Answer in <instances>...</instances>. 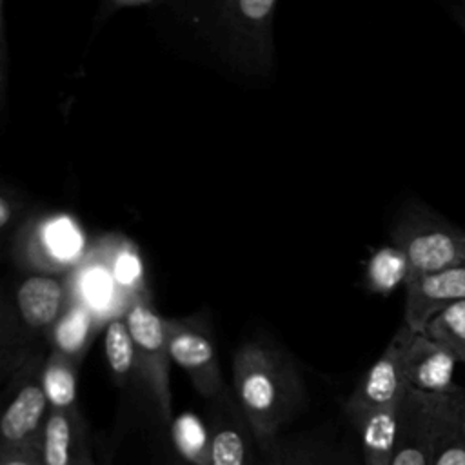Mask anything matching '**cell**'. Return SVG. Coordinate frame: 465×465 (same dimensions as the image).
Here are the masks:
<instances>
[{
  "instance_id": "21",
  "label": "cell",
  "mask_w": 465,
  "mask_h": 465,
  "mask_svg": "<svg viewBox=\"0 0 465 465\" xmlns=\"http://www.w3.org/2000/svg\"><path fill=\"white\" fill-rule=\"evenodd\" d=\"M409 276V263L400 247H381L367 265V283L372 292L389 294Z\"/></svg>"
},
{
  "instance_id": "3",
  "label": "cell",
  "mask_w": 465,
  "mask_h": 465,
  "mask_svg": "<svg viewBox=\"0 0 465 465\" xmlns=\"http://www.w3.org/2000/svg\"><path fill=\"white\" fill-rule=\"evenodd\" d=\"M124 318L134 341L138 376L149 391L158 418L163 423H171L173 411L169 369L173 358L169 351L167 318L160 316L149 305V302H145V298L133 302Z\"/></svg>"
},
{
  "instance_id": "28",
  "label": "cell",
  "mask_w": 465,
  "mask_h": 465,
  "mask_svg": "<svg viewBox=\"0 0 465 465\" xmlns=\"http://www.w3.org/2000/svg\"><path fill=\"white\" fill-rule=\"evenodd\" d=\"M142 2H149V0H116V4H120V5H127V4H142Z\"/></svg>"
},
{
  "instance_id": "25",
  "label": "cell",
  "mask_w": 465,
  "mask_h": 465,
  "mask_svg": "<svg viewBox=\"0 0 465 465\" xmlns=\"http://www.w3.org/2000/svg\"><path fill=\"white\" fill-rule=\"evenodd\" d=\"M276 0H236L240 15L254 24H262L269 18Z\"/></svg>"
},
{
  "instance_id": "16",
  "label": "cell",
  "mask_w": 465,
  "mask_h": 465,
  "mask_svg": "<svg viewBox=\"0 0 465 465\" xmlns=\"http://www.w3.org/2000/svg\"><path fill=\"white\" fill-rule=\"evenodd\" d=\"M400 405L378 409L356 429L361 438L363 465H391L398 440Z\"/></svg>"
},
{
  "instance_id": "26",
  "label": "cell",
  "mask_w": 465,
  "mask_h": 465,
  "mask_svg": "<svg viewBox=\"0 0 465 465\" xmlns=\"http://www.w3.org/2000/svg\"><path fill=\"white\" fill-rule=\"evenodd\" d=\"M7 214H9V209H7V203H5V200L2 202V223L5 225L7 223Z\"/></svg>"
},
{
  "instance_id": "8",
  "label": "cell",
  "mask_w": 465,
  "mask_h": 465,
  "mask_svg": "<svg viewBox=\"0 0 465 465\" xmlns=\"http://www.w3.org/2000/svg\"><path fill=\"white\" fill-rule=\"evenodd\" d=\"M167 334L173 363L189 376L194 389L213 401L227 394L220 361L209 336L185 320L169 318Z\"/></svg>"
},
{
  "instance_id": "2",
  "label": "cell",
  "mask_w": 465,
  "mask_h": 465,
  "mask_svg": "<svg viewBox=\"0 0 465 465\" xmlns=\"http://www.w3.org/2000/svg\"><path fill=\"white\" fill-rule=\"evenodd\" d=\"M71 292L60 278L35 274L25 278L15 292V320L5 322L2 336V363L5 371L20 369L35 351V340L49 334L65 311Z\"/></svg>"
},
{
  "instance_id": "11",
  "label": "cell",
  "mask_w": 465,
  "mask_h": 465,
  "mask_svg": "<svg viewBox=\"0 0 465 465\" xmlns=\"http://www.w3.org/2000/svg\"><path fill=\"white\" fill-rule=\"evenodd\" d=\"M42 454L44 465H96L80 409H51L42 434Z\"/></svg>"
},
{
  "instance_id": "23",
  "label": "cell",
  "mask_w": 465,
  "mask_h": 465,
  "mask_svg": "<svg viewBox=\"0 0 465 465\" xmlns=\"http://www.w3.org/2000/svg\"><path fill=\"white\" fill-rule=\"evenodd\" d=\"M432 465H465V391L441 430Z\"/></svg>"
},
{
  "instance_id": "19",
  "label": "cell",
  "mask_w": 465,
  "mask_h": 465,
  "mask_svg": "<svg viewBox=\"0 0 465 465\" xmlns=\"http://www.w3.org/2000/svg\"><path fill=\"white\" fill-rule=\"evenodd\" d=\"M104 347L116 385H125L133 374H138L136 349L124 316H114L104 325Z\"/></svg>"
},
{
  "instance_id": "20",
  "label": "cell",
  "mask_w": 465,
  "mask_h": 465,
  "mask_svg": "<svg viewBox=\"0 0 465 465\" xmlns=\"http://www.w3.org/2000/svg\"><path fill=\"white\" fill-rule=\"evenodd\" d=\"M423 332L443 345L458 363H465V300L440 311Z\"/></svg>"
},
{
  "instance_id": "1",
  "label": "cell",
  "mask_w": 465,
  "mask_h": 465,
  "mask_svg": "<svg viewBox=\"0 0 465 465\" xmlns=\"http://www.w3.org/2000/svg\"><path fill=\"white\" fill-rule=\"evenodd\" d=\"M232 391L254 440L263 445L289 423L302 398L292 365L262 341H245L234 352Z\"/></svg>"
},
{
  "instance_id": "7",
  "label": "cell",
  "mask_w": 465,
  "mask_h": 465,
  "mask_svg": "<svg viewBox=\"0 0 465 465\" xmlns=\"http://www.w3.org/2000/svg\"><path fill=\"white\" fill-rule=\"evenodd\" d=\"M407 391L401 336L396 331L380 358L369 367L349 396L345 412L352 425L358 427L374 411L401 405Z\"/></svg>"
},
{
  "instance_id": "5",
  "label": "cell",
  "mask_w": 465,
  "mask_h": 465,
  "mask_svg": "<svg viewBox=\"0 0 465 465\" xmlns=\"http://www.w3.org/2000/svg\"><path fill=\"white\" fill-rule=\"evenodd\" d=\"M45 356L47 352H38L13 372L9 396L0 414V447L42 440L51 414V403L42 383Z\"/></svg>"
},
{
  "instance_id": "13",
  "label": "cell",
  "mask_w": 465,
  "mask_h": 465,
  "mask_svg": "<svg viewBox=\"0 0 465 465\" xmlns=\"http://www.w3.org/2000/svg\"><path fill=\"white\" fill-rule=\"evenodd\" d=\"M211 429V465H254L252 432L238 403L223 394L216 401Z\"/></svg>"
},
{
  "instance_id": "17",
  "label": "cell",
  "mask_w": 465,
  "mask_h": 465,
  "mask_svg": "<svg viewBox=\"0 0 465 465\" xmlns=\"http://www.w3.org/2000/svg\"><path fill=\"white\" fill-rule=\"evenodd\" d=\"M78 367L80 361L74 358L53 351H47L44 371H42V383L54 411H76L78 409Z\"/></svg>"
},
{
  "instance_id": "12",
  "label": "cell",
  "mask_w": 465,
  "mask_h": 465,
  "mask_svg": "<svg viewBox=\"0 0 465 465\" xmlns=\"http://www.w3.org/2000/svg\"><path fill=\"white\" fill-rule=\"evenodd\" d=\"M71 283V298L85 303L104 325L114 316H124L131 305L120 291L105 258L93 256L85 260L76 269Z\"/></svg>"
},
{
  "instance_id": "22",
  "label": "cell",
  "mask_w": 465,
  "mask_h": 465,
  "mask_svg": "<svg viewBox=\"0 0 465 465\" xmlns=\"http://www.w3.org/2000/svg\"><path fill=\"white\" fill-rule=\"evenodd\" d=\"M109 269L125 294V298L133 303L143 296V265L138 251L129 243H120L109 251L105 256Z\"/></svg>"
},
{
  "instance_id": "4",
  "label": "cell",
  "mask_w": 465,
  "mask_h": 465,
  "mask_svg": "<svg viewBox=\"0 0 465 465\" xmlns=\"http://www.w3.org/2000/svg\"><path fill=\"white\" fill-rule=\"evenodd\" d=\"M463 389L445 394L407 391L400 405L398 440L391 465H432L441 430Z\"/></svg>"
},
{
  "instance_id": "6",
  "label": "cell",
  "mask_w": 465,
  "mask_h": 465,
  "mask_svg": "<svg viewBox=\"0 0 465 465\" xmlns=\"http://www.w3.org/2000/svg\"><path fill=\"white\" fill-rule=\"evenodd\" d=\"M396 247L407 258V280L465 265V231L440 218L423 216L401 225Z\"/></svg>"
},
{
  "instance_id": "18",
  "label": "cell",
  "mask_w": 465,
  "mask_h": 465,
  "mask_svg": "<svg viewBox=\"0 0 465 465\" xmlns=\"http://www.w3.org/2000/svg\"><path fill=\"white\" fill-rule=\"evenodd\" d=\"M171 441L189 465H211V429L193 412H182L169 423Z\"/></svg>"
},
{
  "instance_id": "14",
  "label": "cell",
  "mask_w": 465,
  "mask_h": 465,
  "mask_svg": "<svg viewBox=\"0 0 465 465\" xmlns=\"http://www.w3.org/2000/svg\"><path fill=\"white\" fill-rule=\"evenodd\" d=\"M36 254L49 269L78 263L84 254V234L76 222L64 214L45 220L36 234Z\"/></svg>"
},
{
  "instance_id": "24",
  "label": "cell",
  "mask_w": 465,
  "mask_h": 465,
  "mask_svg": "<svg viewBox=\"0 0 465 465\" xmlns=\"http://www.w3.org/2000/svg\"><path fill=\"white\" fill-rule=\"evenodd\" d=\"M0 465H44L42 440L24 445L0 447Z\"/></svg>"
},
{
  "instance_id": "15",
  "label": "cell",
  "mask_w": 465,
  "mask_h": 465,
  "mask_svg": "<svg viewBox=\"0 0 465 465\" xmlns=\"http://www.w3.org/2000/svg\"><path fill=\"white\" fill-rule=\"evenodd\" d=\"M100 325L102 323L85 303L71 298L49 334V349L64 352L82 363Z\"/></svg>"
},
{
  "instance_id": "9",
  "label": "cell",
  "mask_w": 465,
  "mask_h": 465,
  "mask_svg": "<svg viewBox=\"0 0 465 465\" xmlns=\"http://www.w3.org/2000/svg\"><path fill=\"white\" fill-rule=\"evenodd\" d=\"M398 332L401 336L407 387L425 394L450 392L456 387L452 381L456 358L425 332H416L405 323Z\"/></svg>"
},
{
  "instance_id": "10",
  "label": "cell",
  "mask_w": 465,
  "mask_h": 465,
  "mask_svg": "<svg viewBox=\"0 0 465 465\" xmlns=\"http://www.w3.org/2000/svg\"><path fill=\"white\" fill-rule=\"evenodd\" d=\"M460 300H465V265L411 278L405 282L403 323L423 332L440 311Z\"/></svg>"
},
{
  "instance_id": "27",
  "label": "cell",
  "mask_w": 465,
  "mask_h": 465,
  "mask_svg": "<svg viewBox=\"0 0 465 465\" xmlns=\"http://www.w3.org/2000/svg\"><path fill=\"white\" fill-rule=\"evenodd\" d=\"M456 18H458V22H460L461 29L465 31V9H460V11H458V15H456Z\"/></svg>"
}]
</instances>
